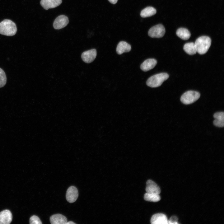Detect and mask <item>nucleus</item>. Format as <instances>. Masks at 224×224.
I'll return each instance as SVG.
<instances>
[{
	"label": "nucleus",
	"instance_id": "1",
	"mask_svg": "<svg viewBox=\"0 0 224 224\" xmlns=\"http://www.w3.org/2000/svg\"><path fill=\"white\" fill-rule=\"evenodd\" d=\"M17 31V28L15 24L11 20H4L0 22V34L8 36L14 35Z\"/></svg>",
	"mask_w": 224,
	"mask_h": 224
},
{
	"label": "nucleus",
	"instance_id": "2",
	"mask_svg": "<svg viewBox=\"0 0 224 224\" xmlns=\"http://www.w3.org/2000/svg\"><path fill=\"white\" fill-rule=\"evenodd\" d=\"M197 52L203 54L207 52L211 43L210 38L207 36H203L198 38L194 43Z\"/></svg>",
	"mask_w": 224,
	"mask_h": 224
},
{
	"label": "nucleus",
	"instance_id": "3",
	"mask_svg": "<svg viewBox=\"0 0 224 224\" xmlns=\"http://www.w3.org/2000/svg\"><path fill=\"white\" fill-rule=\"evenodd\" d=\"M169 77L168 74L166 73H158L150 77L147 80L146 84L151 87H158L161 86Z\"/></svg>",
	"mask_w": 224,
	"mask_h": 224
},
{
	"label": "nucleus",
	"instance_id": "4",
	"mask_svg": "<svg viewBox=\"0 0 224 224\" xmlns=\"http://www.w3.org/2000/svg\"><path fill=\"white\" fill-rule=\"evenodd\" d=\"M200 96V94L198 92L194 91H189L182 95L180 100L184 104H190L197 100Z\"/></svg>",
	"mask_w": 224,
	"mask_h": 224
},
{
	"label": "nucleus",
	"instance_id": "5",
	"mask_svg": "<svg viewBox=\"0 0 224 224\" xmlns=\"http://www.w3.org/2000/svg\"><path fill=\"white\" fill-rule=\"evenodd\" d=\"M165 32L163 26L159 24L152 27L149 30L148 35L152 38H160L164 35Z\"/></svg>",
	"mask_w": 224,
	"mask_h": 224
},
{
	"label": "nucleus",
	"instance_id": "6",
	"mask_svg": "<svg viewBox=\"0 0 224 224\" xmlns=\"http://www.w3.org/2000/svg\"><path fill=\"white\" fill-rule=\"evenodd\" d=\"M69 22L68 18L64 15L57 17L55 20L53 26L55 29H60L65 27Z\"/></svg>",
	"mask_w": 224,
	"mask_h": 224
},
{
	"label": "nucleus",
	"instance_id": "7",
	"mask_svg": "<svg viewBox=\"0 0 224 224\" xmlns=\"http://www.w3.org/2000/svg\"><path fill=\"white\" fill-rule=\"evenodd\" d=\"M78 196V191L75 187L71 186L68 188L66 194V200L68 202L72 203L75 202Z\"/></svg>",
	"mask_w": 224,
	"mask_h": 224
},
{
	"label": "nucleus",
	"instance_id": "8",
	"mask_svg": "<svg viewBox=\"0 0 224 224\" xmlns=\"http://www.w3.org/2000/svg\"><path fill=\"white\" fill-rule=\"evenodd\" d=\"M96 55V50L92 49L83 52L82 54L81 57L84 62L87 63H90L94 60Z\"/></svg>",
	"mask_w": 224,
	"mask_h": 224
},
{
	"label": "nucleus",
	"instance_id": "9",
	"mask_svg": "<svg viewBox=\"0 0 224 224\" xmlns=\"http://www.w3.org/2000/svg\"><path fill=\"white\" fill-rule=\"evenodd\" d=\"M152 224H168V220L166 216L163 213H157L153 215L151 219Z\"/></svg>",
	"mask_w": 224,
	"mask_h": 224
},
{
	"label": "nucleus",
	"instance_id": "10",
	"mask_svg": "<svg viewBox=\"0 0 224 224\" xmlns=\"http://www.w3.org/2000/svg\"><path fill=\"white\" fill-rule=\"evenodd\" d=\"M146 193L159 194L161 190L159 186L153 181L148 180L146 182Z\"/></svg>",
	"mask_w": 224,
	"mask_h": 224
},
{
	"label": "nucleus",
	"instance_id": "11",
	"mask_svg": "<svg viewBox=\"0 0 224 224\" xmlns=\"http://www.w3.org/2000/svg\"><path fill=\"white\" fill-rule=\"evenodd\" d=\"M62 2V0H41L40 4L45 10L56 7Z\"/></svg>",
	"mask_w": 224,
	"mask_h": 224
},
{
	"label": "nucleus",
	"instance_id": "12",
	"mask_svg": "<svg viewBox=\"0 0 224 224\" xmlns=\"http://www.w3.org/2000/svg\"><path fill=\"white\" fill-rule=\"evenodd\" d=\"M12 219V215L10 210L6 209L0 212V224H9Z\"/></svg>",
	"mask_w": 224,
	"mask_h": 224
},
{
	"label": "nucleus",
	"instance_id": "13",
	"mask_svg": "<svg viewBox=\"0 0 224 224\" xmlns=\"http://www.w3.org/2000/svg\"><path fill=\"white\" fill-rule=\"evenodd\" d=\"M157 63V61L154 58H149L145 60L141 65L140 68L147 72L153 68Z\"/></svg>",
	"mask_w": 224,
	"mask_h": 224
},
{
	"label": "nucleus",
	"instance_id": "14",
	"mask_svg": "<svg viewBox=\"0 0 224 224\" xmlns=\"http://www.w3.org/2000/svg\"><path fill=\"white\" fill-rule=\"evenodd\" d=\"M50 221L52 224H66L67 222L66 217L60 214L52 215L50 217Z\"/></svg>",
	"mask_w": 224,
	"mask_h": 224
},
{
	"label": "nucleus",
	"instance_id": "15",
	"mask_svg": "<svg viewBox=\"0 0 224 224\" xmlns=\"http://www.w3.org/2000/svg\"><path fill=\"white\" fill-rule=\"evenodd\" d=\"M131 49V46L126 42L121 41L117 45L116 52L119 54H121L125 52H129Z\"/></svg>",
	"mask_w": 224,
	"mask_h": 224
},
{
	"label": "nucleus",
	"instance_id": "16",
	"mask_svg": "<svg viewBox=\"0 0 224 224\" xmlns=\"http://www.w3.org/2000/svg\"><path fill=\"white\" fill-rule=\"evenodd\" d=\"M215 119L213 121L214 125L216 126L222 127L224 126V113L223 112H217L213 115Z\"/></svg>",
	"mask_w": 224,
	"mask_h": 224
},
{
	"label": "nucleus",
	"instance_id": "17",
	"mask_svg": "<svg viewBox=\"0 0 224 224\" xmlns=\"http://www.w3.org/2000/svg\"><path fill=\"white\" fill-rule=\"evenodd\" d=\"M176 34L177 36L185 40L189 39L191 36L189 31L185 28H180L178 29L176 31Z\"/></svg>",
	"mask_w": 224,
	"mask_h": 224
},
{
	"label": "nucleus",
	"instance_id": "18",
	"mask_svg": "<svg viewBox=\"0 0 224 224\" xmlns=\"http://www.w3.org/2000/svg\"><path fill=\"white\" fill-rule=\"evenodd\" d=\"M156 10L152 7H147L142 10L140 13L141 16L145 18L152 16L156 13Z\"/></svg>",
	"mask_w": 224,
	"mask_h": 224
},
{
	"label": "nucleus",
	"instance_id": "19",
	"mask_svg": "<svg viewBox=\"0 0 224 224\" xmlns=\"http://www.w3.org/2000/svg\"><path fill=\"white\" fill-rule=\"evenodd\" d=\"M184 50L188 54L193 55L197 52L195 43L189 42L186 43L184 46Z\"/></svg>",
	"mask_w": 224,
	"mask_h": 224
},
{
	"label": "nucleus",
	"instance_id": "20",
	"mask_svg": "<svg viewBox=\"0 0 224 224\" xmlns=\"http://www.w3.org/2000/svg\"><path fill=\"white\" fill-rule=\"evenodd\" d=\"M144 199L147 201L157 202L161 199L159 194L146 193L144 195Z\"/></svg>",
	"mask_w": 224,
	"mask_h": 224
},
{
	"label": "nucleus",
	"instance_id": "21",
	"mask_svg": "<svg viewBox=\"0 0 224 224\" xmlns=\"http://www.w3.org/2000/svg\"><path fill=\"white\" fill-rule=\"evenodd\" d=\"M7 82V77L4 71L0 68V88L3 87Z\"/></svg>",
	"mask_w": 224,
	"mask_h": 224
},
{
	"label": "nucleus",
	"instance_id": "22",
	"mask_svg": "<svg viewBox=\"0 0 224 224\" xmlns=\"http://www.w3.org/2000/svg\"><path fill=\"white\" fill-rule=\"evenodd\" d=\"M30 223L31 224H41L42 223L38 216L33 215L30 219Z\"/></svg>",
	"mask_w": 224,
	"mask_h": 224
},
{
	"label": "nucleus",
	"instance_id": "23",
	"mask_svg": "<svg viewBox=\"0 0 224 224\" xmlns=\"http://www.w3.org/2000/svg\"><path fill=\"white\" fill-rule=\"evenodd\" d=\"M178 218L175 216H172L168 220L169 224H178Z\"/></svg>",
	"mask_w": 224,
	"mask_h": 224
},
{
	"label": "nucleus",
	"instance_id": "24",
	"mask_svg": "<svg viewBox=\"0 0 224 224\" xmlns=\"http://www.w3.org/2000/svg\"><path fill=\"white\" fill-rule=\"evenodd\" d=\"M108 1L112 4H116L118 1V0H108Z\"/></svg>",
	"mask_w": 224,
	"mask_h": 224
},
{
	"label": "nucleus",
	"instance_id": "25",
	"mask_svg": "<svg viewBox=\"0 0 224 224\" xmlns=\"http://www.w3.org/2000/svg\"><path fill=\"white\" fill-rule=\"evenodd\" d=\"M66 224H76V223L73 222L72 221H69L68 222H67L66 223Z\"/></svg>",
	"mask_w": 224,
	"mask_h": 224
}]
</instances>
